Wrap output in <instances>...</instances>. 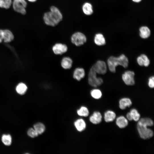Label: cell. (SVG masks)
I'll return each instance as SVG.
<instances>
[{
	"label": "cell",
	"mask_w": 154,
	"mask_h": 154,
	"mask_svg": "<svg viewBox=\"0 0 154 154\" xmlns=\"http://www.w3.org/2000/svg\"><path fill=\"white\" fill-rule=\"evenodd\" d=\"M138 121L137 128L141 138L146 139L152 137L153 135V131L147 127L153 125L152 120L148 118H143Z\"/></svg>",
	"instance_id": "obj_1"
},
{
	"label": "cell",
	"mask_w": 154,
	"mask_h": 154,
	"mask_svg": "<svg viewBox=\"0 0 154 154\" xmlns=\"http://www.w3.org/2000/svg\"><path fill=\"white\" fill-rule=\"evenodd\" d=\"M63 16L60 10L56 7H50V11L45 13L43 16L45 23L47 25L54 27L62 19Z\"/></svg>",
	"instance_id": "obj_2"
},
{
	"label": "cell",
	"mask_w": 154,
	"mask_h": 154,
	"mask_svg": "<svg viewBox=\"0 0 154 154\" xmlns=\"http://www.w3.org/2000/svg\"><path fill=\"white\" fill-rule=\"evenodd\" d=\"M129 61L127 58L123 54L118 57L113 56H110L107 60V64L110 71L112 73L116 72V68L118 65L126 68L128 66Z\"/></svg>",
	"instance_id": "obj_3"
},
{
	"label": "cell",
	"mask_w": 154,
	"mask_h": 154,
	"mask_svg": "<svg viewBox=\"0 0 154 154\" xmlns=\"http://www.w3.org/2000/svg\"><path fill=\"white\" fill-rule=\"evenodd\" d=\"M88 82L90 86L96 87L101 85L103 80L102 78L97 77V73L91 68L88 74Z\"/></svg>",
	"instance_id": "obj_4"
},
{
	"label": "cell",
	"mask_w": 154,
	"mask_h": 154,
	"mask_svg": "<svg viewBox=\"0 0 154 154\" xmlns=\"http://www.w3.org/2000/svg\"><path fill=\"white\" fill-rule=\"evenodd\" d=\"M71 42L76 46H79L83 45L87 41V38L83 33L78 32L75 33L71 37Z\"/></svg>",
	"instance_id": "obj_5"
},
{
	"label": "cell",
	"mask_w": 154,
	"mask_h": 154,
	"mask_svg": "<svg viewBox=\"0 0 154 154\" xmlns=\"http://www.w3.org/2000/svg\"><path fill=\"white\" fill-rule=\"evenodd\" d=\"M12 4L15 11L23 15L26 14L27 3L25 0H13Z\"/></svg>",
	"instance_id": "obj_6"
},
{
	"label": "cell",
	"mask_w": 154,
	"mask_h": 154,
	"mask_svg": "<svg viewBox=\"0 0 154 154\" xmlns=\"http://www.w3.org/2000/svg\"><path fill=\"white\" fill-rule=\"evenodd\" d=\"M97 74H104L107 71V67L106 62L103 61H97L91 67Z\"/></svg>",
	"instance_id": "obj_7"
},
{
	"label": "cell",
	"mask_w": 154,
	"mask_h": 154,
	"mask_svg": "<svg viewBox=\"0 0 154 154\" xmlns=\"http://www.w3.org/2000/svg\"><path fill=\"white\" fill-rule=\"evenodd\" d=\"M135 74L133 71L131 70L126 71L122 75V80L126 85H133L135 84Z\"/></svg>",
	"instance_id": "obj_8"
},
{
	"label": "cell",
	"mask_w": 154,
	"mask_h": 154,
	"mask_svg": "<svg viewBox=\"0 0 154 154\" xmlns=\"http://www.w3.org/2000/svg\"><path fill=\"white\" fill-rule=\"evenodd\" d=\"M68 49V47L66 44L60 43H56L52 48L53 52L56 55L62 54L66 53Z\"/></svg>",
	"instance_id": "obj_9"
},
{
	"label": "cell",
	"mask_w": 154,
	"mask_h": 154,
	"mask_svg": "<svg viewBox=\"0 0 154 154\" xmlns=\"http://www.w3.org/2000/svg\"><path fill=\"white\" fill-rule=\"evenodd\" d=\"M85 75L84 69L82 68L78 67L76 68L73 73V77L78 81H80L83 78Z\"/></svg>",
	"instance_id": "obj_10"
},
{
	"label": "cell",
	"mask_w": 154,
	"mask_h": 154,
	"mask_svg": "<svg viewBox=\"0 0 154 154\" xmlns=\"http://www.w3.org/2000/svg\"><path fill=\"white\" fill-rule=\"evenodd\" d=\"M138 64L141 66H148L150 64V60L145 54H142L138 56L137 59Z\"/></svg>",
	"instance_id": "obj_11"
},
{
	"label": "cell",
	"mask_w": 154,
	"mask_h": 154,
	"mask_svg": "<svg viewBox=\"0 0 154 154\" xmlns=\"http://www.w3.org/2000/svg\"><path fill=\"white\" fill-rule=\"evenodd\" d=\"M73 64L72 59L69 57H64L61 60V65L64 69H69L71 68Z\"/></svg>",
	"instance_id": "obj_12"
},
{
	"label": "cell",
	"mask_w": 154,
	"mask_h": 154,
	"mask_svg": "<svg viewBox=\"0 0 154 154\" xmlns=\"http://www.w3.org/2000/svg\"><path fill=\"white\" fill-rule=\"evenodd\" d=\"M102 118L101 113L99 112L96 111L90 117L89 120L93 124H97L101 122Z\"/></svg>",
	"instance_id": "obj_13"
},
{
	"label": "cell",
	"mask_w": 154,
	"mask_h": 154,
	"mask_svg": "<svg viewBox=\"0 0 154 154\" xmlns=\"http://www.w3.org/2000/svg\"><path fill=\"white\" fill-rule=\"evenodd\" d=\"M74 126L76 130L79 132L84 131L86 127V124L84 119H78L74 122Z\"/></svg>",
	"instance_id": "obj_14"
},
{
	"label": "cell",
	"mask_w": 154,
	"mask_h": 154,
	"mask_svg": "<svg viewBox=\"0 0 154 154\" xmlns=\"http://www.w3.org/2000/svg\"><path fill=\"white\" fill-rule=\"evenodd\" d=\"M3 40L5 42H9L12 41L14 36L12 32L8 29H4L3 31Z\"/></svg>",
	"instance_id": "obj_15"
},
{
	"label": "cell",
	"mask_w": 154,
	"mask_h": 154,
	"mask_svg": "<svg viewBox=\"0 0 154 154\" xmlns=\"http://www.w3.org/2000/svg\"><path fill=\"white\" fill-rule=\"evenodd\" d=\"M139 35L140 37L143 39L149 38L151 35V31L149 28L146 26H143L139 29Z\"/></svg>",
	"instance_id": "obj_16"
},
{
	"label": "cell",
	"mask_w": 154,
	"mask_h": 154,
	"mask_svg": "<svg viewBox=\"0 0 154 154\" xmlns=\"http://www.w3.org/2000/svg\"><path fill=\"white\" fill-rule=\"evenodd\" d=\"M94 41L95 43L99 46H103L106 44V39L104 36L100 33H98L95 35Z\"/></svg>",
	"instance_id": "obj_17"
},
{
	"label": "cell",
	"mask_w": 154,
	"mask_h": 154,
	"mask_svg": "<svg viewBox=\"0 0 154 154\" xmlns=\"http://www.w3.org/2000/svg\"><path fill=\"white\" fill-rule=\"evenodd\" d=\"M131 100L128 98H124L121 99L119 102V106L121 110H124L126 107H129L132 105Z\"/></svg>",
	"instance_id": "obj_18"
},
{
	"label": "cell",
	"mask_w": 154,
	"mask_h": 154,
	"mask_svg": "<svg viewBox=\"0 0 154 154\" xmlns=\"http://www.w3.org/2000/svg\"><path fill=\"white\" fill-rule=\"evenodd\" d=\"M82 10L83 13L87 15H92L93 13V6L92 5L88 2L84 4L82 6Z\"/></svg>",
	"instance_id": "obj_19"
},
{
	"label": "cell",
	"mask_w": 154,
	"mask_h": 154,
	"mask_svg": "<svg viewBox=\"0 0 154 154\" xmlns=\"http://www.w3.org/2000/svg\"><path fill=\"white\" fill-rule=\"evenodd\" d=\"M116 125L120 128H123L128 125V121L127 119L124 117L121 116L118 117L116 119Z\"/></svg>",
	"instance_id": "obj_20"
},
{
	"label": "cell",
	"mask_w": 154,
	"mask_h": 154,
	"mask_svg": "<svg viewBox=\"0 0 154 154\" xmlns=\"http://www.w3.org/2000/svg\"><path fill=\"white\" fill-rule=\"evenodd\" d=\"M116 116V114L113 111L108 110L104 114V120L107 122H112L115 119Z\"/></svg>",
	"instance_id": "obj_21"
},
{
	"label": "cell",
	"mask_w": 154,
	"mask_h": 154,
	"mask_svg": "<svg viewBox=\"0 0 154 154\" xmlns=\"http://www.w3.org/2000/svg\"><path fill=\"white\" fill-rule=\"evenodd\" d=\"M27 89V87L25 84L21 83L19 84L17 86L16 90L18 94L22 95L26 93Z\"/></svg>",
	"instance_id": "obj_22"
},
{
	"label": "cell",
	"mask_w": 154,
	"mask_h": 154,
	"mask_svg": "<svg viewBox=\"0 0 154 154\" xmlns=\"http://www.w3.org/2000/svg\"><path fill=\"white\" fill-rule=\"evenodd\" d=\"M33 128L38 135L43 133L46 129L44 125L41 122H38L35 124L33 126Z\"/></svg>",
	"instance_id": "obj_23"
},
{
	"label": "cell",
	"mask_w": 154,
	"mask_h": 154,
	"mask_svg": "<svg viewBox=\"0 0 154 154\" xmlns=\"http://www.w3.org/2000/svg\"><path fill=\"white\" fill-rule=\"evenodd\" d=\"M78 115L80 116L86 117L88 116L89 114L88 109L84 106H82L77 111Z\"/></svg>",
	"instance_id": "obj_24"
},
{
	"label": "cell",
	"mask_w": 154,
	"mask_h": 154,
	"mask_svg": "<svg viewBox=\"0 0 154 154\" xmlns=\"http://www.w3.org/2000/svg\"><path fill=\"white\" fill-rule=\"evenodd\" d=\"M1 141L7 146L10 145L12 143V137L9 134H3L2 136Z\"/></svg>",
	"instance_id": "obj_25"
},
{
	"label": "cell",
	"mask_w": 154,
	"mask_h": 154,
	"mask_svg": "<svg viewBox=\"0 0 154 154\" xmlns=\"http://www.w3.org/2000/svg\"><path fill=\"white\" fill-rule=\"evenodd\" d=\"M90 93L92 97L96 99H100L102 95L101 91L100 90L97 89L92 90Z\"/></svg>",
	"instance_id": "obj_26"
},
{
	"label": "cell",
	"mask_w": 154,
	"mask_h": 154,
	"mask_svg": "<svg viewBox=\"0 0 154 154\" xmlns=\"http://www.w3.org/2000/svg\"><path fill=\"white\" fill-rule=\"evenodd\" d=\"M12 3V0H0V7L8 9L11 7Z\"/></svg>",
	"instance_id": "obj_27"
},
{
	"label": "cell",
	"mask_w": 154,
	"mask_h": 154,
	"mask_svg": "<svg viewBox=\"0 0 154 154\" xmlns=\"http://www.w3.org/2000/svg\"><path fill=\"white\" fill-rule=\"evenodd\" d=\"M133 120L137 121L140 119V115L138 111L135 109H132L130 111Z\"/></svg>",
	"instance_id": "obj_28"
},
{
	"label": "cell",
	"mask_w": 154,
	"mask_h": 154,
	"mask_svg": "<svg viewBox=\"0 0 154 154\" xmlns=\"http://www.w3.org/2000/svg\"><path fill=\"white\" fill-rule=\"evenodd\" d=\"M27 134L29 136L32 138L37 137L38 134L34 128H29L27 131Z\"/></svg>",
	"instance_id": "obj_29"
},
{
	"label": "cell",
	"mask_w": 154,
	"mask_h": 154,
	"mask_svg": "<svg viewBox=\"0 0 154 154\" xmlns=\"http://www.w3.org/2000/svg\"><path fill=\"white\" fill-rule=\"evenodd\" d=\"M148 85L151 88H153L154 87V76H151L149 79Z\"/></svg>",
	"instance_id": "obj_30"
},
{
	"label": "cell",
	"mask_w": 154,
	"mask_h": 154,
	"mask_svg": "<svg viewBox=\"0 0 154 154\" xmlns=\"http://www.w3.org/2000/svg\"><path fill=\"white\" fill-rule=\"evenodd\" d=\"M126 117L127 119L130 121H131L133 119V118L132 116L129 112H128L126 115Z\"/></svg>",
	"instance_id": "obj_31"
},
{
	"label": "cell",
	"mask_w": 154,
	"mask_h": 154,
	"mask_svg": "<svg viewBox=\"0 0 154 154\" xmlns=\"http://www.w3.org/2000/svg\"><path fill=\"white\" fill-rule=\"evenodd\" d=\"M3 30L0 29V43L3 40Z\"/></svg>",
	"instance_id": "obj_32"
},
{
	"label": "cell",
	"mask_w": 154,
	"mask_h": 154,
	"mask_svg": "<svg viewBox=\"0 0 154 154\" xmlns=\"http://www.w3.org/2000/svg\"><path fill=\"white\" fill-rule=\"evenodd\" d=\"M133 1L136 3H139L142 0H132Z\"/></svg>",
	"instance_id": "obj_33"
},
{
	"label": "cell",
	"mask_w": 154,
	"mask_h": 154,
	"mask_svg": "<svg viewBox=\"0 0 154 154\" xmlns=\"http://www.w3.org/2000/svg\"><path fill=\"white\" fill-rule=\"evenodd\" d=\"M31 2H35L37 0H27Z\"/></svg>",
	"instance_id": "obj_34"
}]
</instances>
